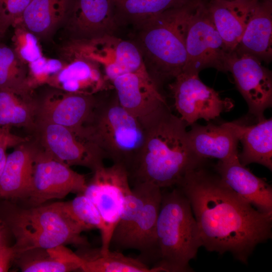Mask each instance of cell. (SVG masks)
<instances>
[{
    "mask_svg": "<svg viewBox=\"0 0 272 272\" xmlns=\"http://www.w3.org/2000/svg\"><path fill=\"white\" fill-rule=\"evenodd\" d=\"M117 21L112 0H74L63 26L72 40H87L111 34Z\"/></svg>",
    "mask_w": 272,
    "mask_h": 272,
    "instance_id": "obj_17",
    "label": "cell"
},
{
    "mask_svg": "<svg viewBox=\"0 0 272 272\" xmlns=\"http://www.w3.org/2000/svg\"><path fill=\"white\" fill-rule=\"evenodd\" d=\"M174 106L187 126L199 119H214L233 106L229 99L205 85L198 73L182 72L169 85Z\"/></svg>",
    "mask_w": 272,
    "mask_h": 272,
    "instance_id": "obj_11",
    "label": "cell"
},
{
    "mask_svg": "<svg viewBox=\"0 0 272 272\" xmlns=\"http://www.w3.org/2000/svg\"><path fill=\"white\" fill-rule=\"evenodd\" d=\"M32 0H0V37L19 22Z\"/></svg>",
    "mask_w": 272,
    "mask_h": 272,
    "instance_id": "obj_34",
    "label": "cell"
},
{
    "mask_svg": "<svg viewBox=\"0 0 272 272\" xmlns=\"http://www.w3.org/2000/svg\"><path fill=\"white\" fill-rule=\"evenodd\" d=\"M14 257L15 252L12 247L6 246L0 248V272L8 271Z\"/></svg>",
    "mask_w": 272,
    "mask_h": 272,
    "instance_id": "obj_36",
    "label": "cell"
},
{
    "mask_svg": "<svg viewBox=\"0 0 272 272\" xmlns=\"http://www.w3.org/2000/svg\"><path fill=\"white\" fill-rule=\"evenodd\" d=\"M202 246L190 202L177 187L162 192L156 229L155 253L161 271L192 270L189 261Z\"/></svg>",
    "mask_w": 272,
    "mask_h": 272,
    "instance_id": "obj_3",
    "label": "cell"
},
{
    "mask_svg": "<svg viewBox=\"0 0 272 272\" xmlns=\"http://www.w3.org/2000/svg\"><path fill=\"white\" fill-rule=\"evenodd\" d=\"M83 138L97 146L106 158L124 166L128 171L144 143L145 129L124 109L114 95L98 97L83 126Z\"/></svg>",
    "mask_w": 272,
    "mask_h": 272,
    "instance_id": "obj_5",
    "label": "cell"
},
{
    "mask_svg": "<svg viewBox=\"0 0 272 272\" xmlns=\"http://www.w3.org/2000/svg\"><path fill=\"white\" fill-rule=\"evenodd\" d=\"M185 44L186 60L182 72L198 74L211 67L226 71V60L231 52L214 24L206 0L200 1L190 16Z\"/></svg>",
    "mask_w": 272,
    "mask_h": 272,
    "instance_id": "obj_8",
    "label": "cell"
},
{
    "mask_svg": "<svg viewBox=\"0 0 272 272\" xmlns=\"http://www.w3.org/2000/svg\"><path fill=\"white\" fill-rule=\"evenodd\" d=\"M84 175L54 159L41 148L34 163L30 190L27 198L34 207L69 194L83 193L87 187Z\"/></svg>",
    "mask_w": 272,
    "mask_h": 272,
    "instance_id": "obj_12",
    "label": "cell"
},
{
    "mask_svg": "<svg viewBox=\"0 0 272 272\" xmlns=\"http://www.w3.org/2000/svg\"><path fill=\"white\" fill-rule=\"evenodd\" d=\"M186 126L168 106L145 128L144 143L127 171L130 184L176 186L188 171L203 164L191 148Z\"/></svg>",
    "mask_w": 272,
    "mask_h": 272,
    "instance_id": "obj_2",
    "label": "cell"
},
{
    "mask_svg": "<svg viewBox=\"0 0 272 272\" xmlns=\"http://www.w3.org/2000/svg\"><path fill=\"white\" fill-rule=\"evenodd\" d=\"M157 186L148 183L133 185L124 199L118 223L114 231L111 243L125 232L135 217L142 210L154 189Z\"/></svg>",
    "mask_w": 272,
    "mask_h": 272,
    "instance_id": "obj_31",
    "label": "cell"
},
{
    "mask_svg": "<svg viewBox=\"0 0 272 272\" xmlns=\"http://www.w3.org/2000/svg\"><path fill=\"white\" fill-rule=\"evenodd\" d=\"M28 139L13 134L9 127L0 126V146L6 148L16 147Z\"/></svg>",
    "mask_w": 272,
    "mask_h": 272,
    "instance_id": "obj_35",
    "label": "cell"
},
{
    "mask_svg": "<svg viewBox=\"0 0 272 272\" xmlns=\"http://www.w3.org/2000/svg\"><path fill=\"white\" fill-rule=\"evenodd\" d=\"M187 131L191 149L198 157L223 161L236 155L239 139L234 121L220 125H200L193 123Z\"/></svg>",
    "mask_w": 272,
    "mask_h": 272,
    "instance_id": "obj_21",
    "label": "cell"
},
{
    "mask_svg": "<svg viewBox=\"0 0 272 272\" xmlns=\"http://www.w3.org/2000/svg\"><path fill=\"white\" fill-rule=\"evenodd\" d=\"M226 71L232 74L249 112L258 121L264 118L265 110L272 105L271 72L254 56L235 50L227 57Z\"/></svg>",
    "mask_w": 272,
    "mask_h": 272,
    "instance_id": "obj_13",
    "label": "cell"
},
{
    "mask_svg": "<svg viewBox=\"0 0 272 272\" xmlns=\"http://www.w3.org/2000/svg\"><path fill=\"white\" fill-rule=\"evenodd\" d=\"M7 148L0 146V177L3 172L6 161L7 155L6 150Z\"/></svg>",
    "mask_w": 272,
    "mask_h": 272,
    "instance_id": "obj_38",
    "label": "cell"
},
{
    "mask_svg": "<svg viewBox=\"0 0 272 272\" xmlns=\"http://www.w3.org/2000/svg\"><path fill=\"white\" fill-rule=\"evenodd\" d=\"M93 172V176L83 193L92 201L101 216L102 245L99 251L105 255L110 251L124 199L131 188L127 170L122 165H104Z\"/></svg>",
    "mask_w": 272,
    "mask_h": 272,
    "instance_id": "obj_7",
    "label": "cell"
},
{
    "mask_svg": "<svg viewBox=\"0 0 272 272\" xmlns=\"http://www.w3.org/2000/svg\"><path fill=\"white\" fill-rule=\"evenodd\" d=\"M14 259L24 272H67L80 269L72 261L71 250L64 245L29 250L15 254Z\"/></svg>",
    "mask_w": 272,
    "mask_h": 272,
    "instance_id": "obj_26",
    "label": "cell"
},
{
    "mask_svg": "<svg viewBox=\"0 0 272 272\" xmlns=\"http://www.w3.org/2000/svg\"><path fill=\"white\" fill-rule=\"evenodd\" d=\"M215 170L232 189L257 210L272 213L271 186L243 165L238 154L225 160H219Z\"/></svg>",
    "mask_w": 272,
    "mask_h": 272,
    "instance_id": "obj_19",
    "label": "cell"
},
{
    "mask_svg": "<svg viewBox=\"0 0 272 272\" xmlns=\"http://www.w3.org/2000/svg\"><path fill=\"white\" fill-rule=\"evenodd\" d=\"M5 226L4 222L0 219V248L7 246Z\"/></svg>",
    "mask_w": 272,
    "mask_h": 272,
    "instance_id": "obj_37",
    "label": "cell"
},
{
    "mask_svg": "<svg viewBox=\"0 0 272 272\" xmlns=\"http://www.w3.org/2000/svg\"><path fill=\"white\" fill-rule=\"evenodd\" d=\"M31 133L45 153L69 166H83L94 172L104 166L106 158L99 148L66 127L36 119Z\"/></svg>",
    "mask_w": 272,
    "mask_h": 272,
    "instance_id": "obj_9",
    "label": "cell"
},
{
    "mask_svg": "<svg viewBox=\"0 0 272 272\" xmlns=\"http://www.w3.org/2000/svg\"><path fill=\"white\" fill-rule=\"evenodd\" d=\"M74 2V0H32L19 22L38 38L46 37L63 25Z\"/></svg>",
    "mask_w": 272,
    "mask_h": 272,
    "instance_id": "obj_25",
    "label": "cell"
},
{
    "mask_svg": "<svg viewBox=\"0 0 272 272\" xmlns=\"http://www.w3.org/2000/svg\"><path fill=\"white\" fill-rule=\"evenodd\" d=\"M201 0L166 10L140 25L137 44L145 62H149L156 81L174 79L186 60V36L190 16Z\"/></svg>",
    "mask_w": 272,
    "mask_h": 272,
    "instance_id": "obj_4",
    "label": "cell"
},
{
    "mask_svg": "<svg viewBox=\"0 0 272 272\" xmlns=\"http://www.w3.org/2000/svg\"><path fill=\"white\" fill-rule=\"evenodd\" d=\"M83 258L81 270L85 272H157L156 267H149L139 259L125 256L119 251L100 254L93 258Z\"/></svg>",
    "mask_w": 272,
    "mask_h": 272,
    "instance_id": "obj_30",
    "label": "cell"
},
{
    "mask_svg": "<svg viewBox=\"0 0 272 272\" xmlns=\"http://www.w3.org/2000/svg\"><path fill=\"white\" fill-rule=\"evenodd\" d=\"M63 66L48 82L65 92L95 95L108 89L100 65L77 50L71 43L63 50Z\"/></svg>",
    "mask_w": 272,
    "mask_h": 272,
    "instance_id": "obj_15",
    "label": "cell"
},
{
    "mask_svg": "<svg viewBox=\"0 0 272 272\" xmlns=\"http://www.w3.org/2000/svg\"><path fill=\"white\" fill-rule=\"evenodd\" d=\"M70 43L100 65L110 83L117 77L126 73L151 76L136 43L116 37L112 34L87 40H71Z\"/></svg>",
    "mask_w": 272,
    "mask_h": 272,
    "instance_id": "obj_10",
    "label": "cell"
},
{
    "mask_svg": "<svg viewBox=\"0 0 272 272\" xmlns=\"http://www.w3.org/2000/svg\"><path fill=\"white\" fill-rule=\"evenodd\" d=\"M64 211L84 231L102 227L101 216L92 201L83 193H79L73 199L61 202Z\"/></svg>",
    "mask_w": 272,
    "mask_h": 272,
    "instance_id": "obj_32",
    "label": "cell"
},
{
    "mask_svg": "<svg viewBox=\"0 0 272 272\" xmlns=\"http://www.w3.org/2000/svg\"><path fill=\"white\" fill-rule=\"evenodd\" d=\"M16 147L7 156L0 177V197L7 199L27 198L34 163L40 148L32 138Z\"/></svg>",
    "mask_w": 272,
    "mask_h": 272,
    "instance_id": "obj_18",
    "label": "cell"
},
{
    "mask_svg": "<svg viewBox=\"0 0 272 272\" xmlns=\"http://www.w3.org/2000/svg\"><path fill=\"white\" fill-rule=\"evenodd\" d=\"M7 223L15 238V255L61 245L89 246L81 235L84 230L66 214L61 202L16 210L9 215Z\"/></svg>",
    "mask_w": 272,
    "mask_h": 272,
    "instance_id": "obj_6",
    "label": "cell"
},
{
    "mask_svg": "<svg viewBox=\"0 0 272 272\" xmlns=\"http://www.w3.org/2000/svg\"><path fill=\"white\" fill-rule=\"evenodd\" d=\"M242 151L238 154L244 166L251 163L262 165L272 170V119L265 118L254 125L234 121Z\"/></svg>",
    "mask_w": 272,
    "mask_h": 272,
    "instance_id": "obj_24",
    "label": "cell"
},
{
    "mask_svg": "<svg viewBox=\"0 0 272 272\" xmlns=\"http://www.w3.org/2000/svg\"><path fill=\"white\" fill-rule=\"evenodd\" d=\"M13 27L15 31L12 38L13 49L21 60L28 64L42 57L38 37L20 22Z\"/></svg>",
    "mask_w": 272,
    "mask_h": 272,
    "instance_id": "obj_33",
    "label": "cell"
},
{
    "mask_svg": "<svg viewBox=\"0 0 272 272\" xmlns=\"http://www.w3.org/2000/svg\"><path fill=\"white\" fill-rule=\"evenodd\" d=\"M120 105L145 128L168 105L151 76L122 74L111 83Z\"/></svg>",
    "mask_w": 272,
    "mask_h": 272,
    "instance_id": "obj_14",
    "label": "cell"
},
{
    "mask_svg": "<svg viewBox=\"0 0 272 272\" xmlns=\"http://www.w3.org/2000/svg\"><path fill=\"white\" fill-rule=\"evenodd\" d=\"M235 51L251 54L260 60L272 58V0H258Z\"/></svg>",
    "mask_w": 272,
    "mask_h": 272,
    "instance_id": "obj_23",
    "label": "cell"
},
{
    "mask_svg": "<svg viewBox=\"0 0 272 272\" xmlns=\"http://www.w3.org/2000/svg\"><path fill=\"white\" fill-rule=\"evenodd\" d=\"M203 165L188 171L176 186L190 202L202 246L247 263L255 247L271 237L272 213L255 209Z\"/></svg>",
    "mask_w": 272,
    "mask_h": 272,
    "instance_id": "obj_1",
    "label": "cell"
},
{
    "mask_svg": "<svg viewBox=\"0 0 272 272\" xmlns=\"http://www.w3.org/2000/svg\"><path fill=\"white\" fill-rule=\"evenodd\" d=\"M117 21L138 26L166 10L182 6L192 0H112Z\"/></svg>",
    "mask_w": 272,
    "mask_h": 272,
    "instance_id": "obj_28",
    "label": "cell"
},
{
    "mask_svg": "<svg viewBox=\"0 0 272 272\" xmlns=\"http://www.w3.org/2000/svg\"><path fill=\"white\" fill-rule=\"evenodd\" d=\"M96 95L65 92L49 94L37 99L36 119L63 125L84 139L83 126L97 102Z\"/></svg>",
    "mask_w": 272,
    "mask_h": 272,
    "instance_id": "obj_16",
    "label": "cell"
},
{
    "mask_svg": "<svg viewBox=\"0 0 272 272\" xmlns=\"http://www.w3.org/2000/svg\"><path fill=\"white\" fill-rule=\"evenodd\" d=\"M162 195L161 189L156 187L125 232L112 244L118 248L136 249L142 253L155 252L156 224Z\"/></svg>",
    "mask_w": 272,
    "mask_h": 272,
    "instance_id": "obj_22",
    "label": "cell"
},
{
    "mask_svg": "<svg viewBox=\"0 0 272 272\" xmlns=\"http://www.w3.org/2000/svg\"><path fill=\"white\" fill-rule=\"evenodd\" d=\"M27 64L13 48L0 43V89H7L22 95L31 94Z\"/></svg>",
    "mask_w": 272,
    "mask_h": 272,
    "instance_id": "obj_29",
    "label": "cell"
},
{
    "mask_svg": "<svg viewBox=\"0 0 272 272\" xmlns=\"http://www.w3.org/2000/svg\"><path fill=\"white\" fill-rule=\"evenodd\" d=\"M258 0H206L214 24L227 49L238 47Z\"/></svg>",
    "mask_w": 272,
    "mask_h": 272,
    "instance_id": "obj_20",
    "label": "cell"
},
{
    "mask_svg": "<svg viewBox=\"0 0 272 272\" xmlns=\"http://www.w3.org/2000/svg\"><path fill=\"white\" fill-rule=\"evenodd\" d=\"M37 99L0 89V126H22L31 133L37 116Z\"/></svg>",
    "mask_w": 272,
    "mask_h": 272,
    "instance_id": "obj_27",
    "label": "cell"
}]
</instances>
